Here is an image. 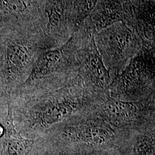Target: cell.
<instances>
[{
    "mask_svg": "<svg viewBox=\"0 0 155 155\" xmlns=\"http://www.w3.org/2000/svg\"><path fill=\"white\" fill-rule=\"evenodd\" d=\"M93 90L79 74L61 88L25 99L21 106H12L16 129L22 132H43L70 119L90 106ZM96 93V92H95Z\"/></svg>",
    "mask_w": 155,
    "mask_h": 155,
    "instance_id": "cell-1",
    "label": "cell"
},
{
    "mask_svg": "<svg viewBox=\"0 0 155 155\" xmlns=\"http://www.w3.org/2000/svg\"><path fill=\"white\" fill-rule=\"evenodd\" d=\"M91 33L83 27L61 45L40 52L27 79L11 97L24 99L51 91V83L69 82L78 75L83 49Z\"/></svg>",
    "mask_w": 155,
    "mask_h": 155,
    "instance_id": "cell-2",
    "label": "cell"
},
{
    "mask_svg": "<svg viewBox=\"0 0 155 155\" xmlns=\"http://www.w3.org/2000/svg\"><path fill=\"white\" fill-rule=\"evenodd\" d=\"M155 45L143 42L137 54L114 78L109 89L113 98L127 101H152L155 97Z\"/></svg>",
    "mask_w": 155,
    "mask_h": 155,
    "instance_id": "cell-3",
    "label": "cell"
},
{
    "mask_svg": "<svg viewBox=\"0 0 155 155\" xmlns=\"http://www.w3.org/2000/svg\"><path fill=\"white\" fill-rule=\"evenodd\" d=\"M93 34L106 67L114 77L122 71L143 44L136 30L123 22Z\"/></svg>",
    "mask_w": 155,
    "mask_h": 155,
    "instance_id": "cell-4",
    "label": "cell"
},
{
    "mask_svg": "<svg viewBox=\"0 0 155 155\" xmlns=\"http://www.w3.org/2000/svg\"><path fill=\"white\" fill-rule=\"evenodd\" d=\"M102 97L96 113L118 129L141 125L148 116L154 115V101H124L112 97L109 91Z\"/></svg>",
    "mask_w": 155,
    "mask_h": 155,
    "instance_id": "cell-5",
    "label": "cell"
},
{
    "mask_svg": "<svg viewBox=\"0 0 155 155\" xmlns=\"http://www.w3.org/2000/svg\"><path fill=\"white\" fill-rule=\"evenodd\" d=\"M67 123L61 132L70 141L95 147L110 143L117 134L116 127L111 125L97 113Z\"/></svg>",
    "mask_w": 155,
    "mask_h": 155,
    "instance_id": "cell-6",
    "label": "cell"
},
{
    "mask_svg": "<svg viewBox=\"0 0 155 155\" xmlns=\"http://www.w3.org/2000/svg\"><path fill=\"white\" fill-rule=\"evenodd\" d=\"M118 22L136 30L134 8L130 0H98L81 26L94 33Z\"/></svg>",
    "mask_w": 155,
    "mask_h": 155,
    "instance_id": "cell-7",
    "label": "cell"
},
{
    "mask_svg": "<svg viewBox=\"0 0 155 155\" xmlns=\"http://www.w3.org/2000/svg\"><path fill=\"white\" fill-rule=\"evenodd\" d=\"M78 74L85 84L95 92L109 91L113 78L97 49L93 33L84 47Z\"/></svg>",
    "mask_w": 155,
    "mask_h": 155,
    "instance_id": "cell-8",
    "label": "cell"
},
{
    "mask_svg": "<svg viewBox=\"0 0 155 155\" xmlns=\"http://www.w3.org/2000/svg\"><path fill=\"white\" fill-rule=\"evenodd\" d=\"M47 27L55 47L64 44L78 29L73 15V0H45Z\"/></svg>",
    "mask_w": 155,
    "mask_h": 155,
    "instance_id": "cell-9",
    "label": "cell"
},
{
    "mask_svg": "<svg viewBox=\"0 0 155 155\" xmlns=\"http://www.w3.org/2000/svg\"><path fill=\"white\" fill-rule=\"evenodd\" d=\"M136 31L143 42L155 44V0L133 5Z\"/></svg>",
    "mask_w": 155,
    "mask_h": 155,
    "instance_id": "cell-10",
    "label": "cell"
},
{
    "mask_svg": "<svg viewBox=\"0 0 155 155\" xmlns=\"http://www.w3.org/2000/svg\"><path fill=\"white\" fill-rule=\"evenodd\" d=\"M11 98L8 99V110L5 122L6 145L7 155H28L34 144L33 140L22 137L17 132L12 117Z\"/></svg>",
    "mask_w": 155,
    "mask_h": 155,
    "instance_id": "cell-11",
    "label": "cell"
},
{
    "mask_svg": "<svg viewBox=\"0 0 155 155\" xmlns=\"http://www.w3.org/2000/svg\"><path fill=\"white\" fill-rule=\"evenodd\" d=\"M98 0H73V15L77 28L83 24Z\"/></svg>",
    "mask_w": 155,
    "mask_h": 155,
    "instance_id": "cell-12",
    "label": "cell"
},
{
    "mask_svg": "<svg viewBox=\"0 0 155 155\" xmlns=\"http://www.w3.org/2000/svg\"><path fill=\"white\" fill-rule=\"evenodd\" d=\"M133 155H155L154 136L145 132L137 136L134 145Z\"/></svg>",
    "mask_w": 155,
    "mask_h": 155,
    "instance_id": "cell-13",
    "label": "cell"
},
{
    "mask_svg": "<svg viewBox=\"0 0 155 155\" xmlns=\"http://www.w3.org/2000/svg\"><path fill=\"white\" fill-rule=\"evenodd\" d=\"M3 5L12 12L31 15L36 7V0H1Z\"/></svg>",
    "mask_w": 155,
    "mask_h": 155,
    "instance_id": "cell-14",
    "label": "cell"
},
{
    "mask_svg": "<svg viewBox=\"0 0 155 155\" xmlns=\"http://www.w3.org/2000/svg\"><path fill=\"white\" fill-rule=\"evenodd\" d=\"M132 4L133 5H135L136 4H139V3H141V2H144L145 1H150V0H130Z\"/></svg>",
    "mask_w": 155,
    "mask_h": 155,
    "instance_id": "cell-15",
    "label": "cell"
},
{
    "mask_svg": "<svg viewBox=\"0 0 155 155\" xmlns=\"http://www.w3.org/2000/svg\"><path fill=\"white\" fill-rule=\"evenodd\" d=\"M59 155H94L90 153H64V154H61Z\"/></svg>",
    "mask_w": 155,
    "mask_h": 155,
    "instance_id": "cell-16",
    "label": "cell"
}]
</instances>
